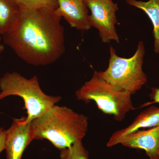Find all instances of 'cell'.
Masks as SVG:
<instances>
[{
	"label": "cell",
	"instance_id": "4fadbf2b",
	"mask_svg": "<svg viewBox=\"0 0 159 159\" xmlns=\"http://www.w3.org/2000/svg\"><path fill=\"white\" fill-rule=\"evenodd\" d=\"M60 151V159H89L88 151L84 146L82 140L77 141L68 148Z\"/></svg>",
	"mask_w": 159,
	"mask_h": 159
},
{
	"label": "cell",
	"instance_id": "5b68a950",
	"mask_svg": "<svg viewBox=\"0 0 159 159\" xmlns=\"http://www.w3.org/2000/svg\"><path fill=\"white\" fill-rule=\"evenodd\" d=\"M110 54L107 69L98 74L111 84L134 95L147 82L142 67L145 54L143 42L139 41L135 53L129 58L119 57L111 46Z\"/></svg>",
	"mask_w": 159,
	"mask_h": 159
},
{
	"label": "cell",
	"instance_id": "8992f818",
	"mask_svg": "<svg viewBox=\"0 0 159 159\" xmlns=\"http://www.w3.org/2000/svg\"><path fill=\"white\" fill-rule=\"evenodd\" d=\"M91 14L89 20L91 27L99 31L102 43L114 40L119 43L116 25L118 24L116 12L119 10L118 4L113 0H84Z\"/></svg>",
	"mask_w": 159,
	"mask_h": 159
},
{
	"label": "cell",
	"instance_id": "8fae6325",
	"mask_svg": "<svg viewBox=\"0 0 159 159\" xmlns=\"http://www.w3.org/2000/svg\"><path fill=\"white\" fill-rule=\"evenodd\" d=\"M126 3L144 11L150 19L153 26L155 53H159V0H149L148 2L126 0Z\"/></svg>",
	"mask_w": 159,
	"mask_h": 159
},
{
	"label": "cell",
	"instance_id": "e0dca14e",
	"mask_svg": "<svg viewBox=\"0 0 159 159\" xmlns=\"http://www.w3.org/2000/svg\"><path fill=\"white\" fill-rule=\"evenodd\" d=\"M5 50V47L2 44H0V58H1V55Z\"/></svg>",
	"mask_w": 159,
	"mask_h": 159
},
{
	"label": "cell",
	"instance_id": "ac0fdd59",
	"mask_svg": "<svg viewBox=\"0 0 159 159\" xmlns=\"http://www.w3.org/2000/svg\"><path fill=\"white\" fill-rule=\"evenodd\" d=\"M2 35H0V44H1V42H2Z\"/></svg>",
	"mask_w": 159,
	"mask_h": 159
},
{
	"label": "cell",
	"instance_id": "ba28073f",
	"mask_svg": "<svg viewBox=\"0 0 159 159\" xmlns=\"http://www.w3.org/2000/svg\"><path fill=\"white\" fill-rule=\"evenodd\" d=\"M119 144L129 148L143 149L149 159H159V126L134 132L121 139Z\"/></svg>",
	"mask_w": 159,
	"mask_h": 159
},
{
	"label": "cell",
	"instance_id": "7a4b0ae2",
	"mask_svg": "<svg viewBox=\"0 0 159 159\" xmlns=\"http://www.w3.org/2000/svg\"><path fill=\"white\" fill-rule=\"evenodd\" d=\"M31 123L34 139H47L61 150L82 140L88 129L89 118L67 107L55 105Z\"/></svg>",
	"mask_w": 159,
	"mask_h": 159
},
{
	"label": "cell",
	"instance_id": "9a60e30c",
	"mask_svg": "<svg viewBox=\"0 0 159 159\" xmlns=\"http://www.w3.org/2000/svg\"><path fill=\"white\" fill-rule=\"evenodd\" d=\"M152 92L150 94L151 99L153 101L150 102H147L143 105V107L150 105L154 103H159V88H152Z\"/></svg>",
	"mask_w": 159,
	"mask_h": 159
},
{
	"label": "cell",
	"instance_id": "6da1fadb",
	"mask_svg": "<svg viewBox=\"0 0 159 159\" xmlns=\"http://www.w3.org/2000/svg\"><path fill=\"white\" fill-rule=\"evenodd\" d=\"M61 18L56 9H20L15 27L2 36L3 42L29 64H52L65 51Z\"/></svg>",
	"mask_w": 159,
	"mask_h": 159
},
{
	"label": "cell",
	"instance_id": "3957f363",
	"mask_svg": "<svg viewBox=\"0 0 159 159\" xmlns=\"http://www.w3.org/2000/svg\"><path fill=\"white\" fill-rule=\"evenodd\" d=\"M0 100L11 96L23 99L28 115L24 117L25 123L44 114L61 99L60 96L45 93L37 76L28 79L16 72H7L0 77Z\"/></svg>",
	"mask_w": 159,
	"mask_h": 159
},
{
	"label": "cell",
	"instance_id": "52a82bcc",
	"mask_svg": "<svg viewBox=\"0 0 159 159\" xmlns=\"http://www.w3.org/2000/svg\"><path fill=\"white\" fill-rule=\"evenodd\" d=\"M23 119L24 117L13 119L11 126L6 130V159H22L25 149L34 140L31 122L25 123Z\"/></svg>",
	"mask_w": 159,
	"mask_h": 159
},
{
	"label": "cell",
	"instance_id": "9c48e42d",
	"mask_svg": "<svg viewBox=\"0 0 159 159\" xmlns=\"http://www.w3.org/2000/svg\"><path fill=\"white\" fill-rule=\"evenodd\" d=\"M58 14L72 28L87 31L92 27L89 20L88 9L84 0H57Z\"/></svg>",
	"mask_w": 159,
	"mask_h": 159
},
{
	"label": "cell",
	"instance_id": "277c9868",
	"mask_svg": "<svg viewBox=\"0 0 159 159\" xmlns=\"http://www.w3.org/2000/svg\"><path fill=\"white\" fill-rule=\"evenodd\" d=\"M131 96L129 92L107 82L97 71L76 92L77 100L86 103L94 101L103 113L112 115L118 122L124 120L127 113L135 109Z\"/></svg>",
	"mask_w": 159,
	"mask_h": 159
},
{
	"label": "cell",
	"instance_id": "30bf717a",
	"mask_svg": "<svg viewBox=\"0 0 159 159\" xmlns=\"http://www.w3.org/2000/svg\"><path fill=\"white\" fill-rule=\"evenodd\" d=\"M159 126V107L152 106L143 111L127 127L116 131L107 143L108 147L119 144L120 140L141 128Z\"/></svg>",
	"mask_w": 159,
	"mask_h": 159
},
{
	"label": "cell",
	"instance_id": "5bb4252c",
	"mask_svg": "<svg viewBox=\"0 0 159 159\" xmlns=\"http://www.w3.org/2000/svg\"><path fill=\"white\" fill-rule=\"evenodd\" d=\"M20 9H35L49 8L56 9L58 7L57 0H14Z\"/></svg>",
	"mask_w": 159,
	"mask_h": 159
},
{
	"label": "cell",
	"instance_id": "7c38bea8",
	"mask_svg": "<svg viewBox=\"0 0 159 159\" xmlns=\"http://www.w3.org/2000/svg\"><path fill=\"white\" fill-rule=\"evenodd\" d=\"M20 9L14 0H0V35L11 31L18 21Z\"/></svg>",
	"mask_w": 159,
	"mask_h": 159
},
{
	"label": "cell",
	"instance_id": "2e32d148",
	"mask_svg": "<svg viewBox=\"0 0 159 159\" xmlns=\"http://www.w3.org/2000/svg\"><path fill=\"white\" fill-rule=\"evenodd\" d=\"M6 132L3 127L0 128V153L5 149Z\"/></svg>",
	"mask_w": 159,
	"mask_h": 159
}]
</instances>
